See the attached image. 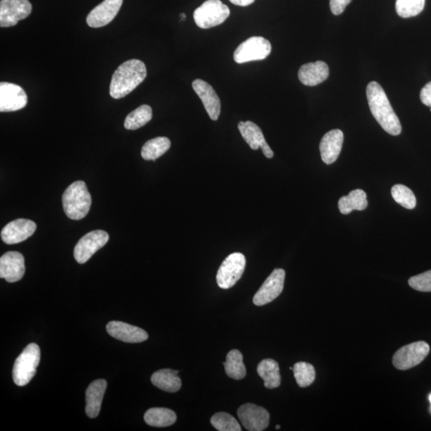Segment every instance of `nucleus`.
<instances>
[{
	"mask_svg": "<svg viewBox=\"0 0 431 431\" xmlns=\"http://www.w3.org/2000/svg\"><path fill=\"white\" fill-rule=\"evenodd\" d=\"M25 274L24 257L18 252H8L0 258V277L9 283L21 280Z\"/></svg>",
	"mask_w": 431,
	"mask_h": 431,
	"instance_id": "nucleus-17",
	"label": "nucleus"
},
{
	"mask_svg": "<svg viewBox=\"0 0 431 431\" xmlns=\"http://www.w3.org/2000/svg\"><path fill=\"white\" fill-rule=\"evenodd\" d=\"M107 388V383L105 379H98L89 385L86 391V413L89 418L98 417Z\"/></svg>",
	"mask_w": 431,
	"mask_h": 431,
	"instance_id": "nucleus-22",
	"label": "nucleus"
},
{
	"mask_svg": "<svg viewBox=\"0 0 431 431\" xmlns=\"http://www.w3.org/2000/svg\"><path fill=\"white\" fill-rule=\"evenodd\" d=\"M329 76L328 64L317 61L305 64L300 68L298 77L305 86L315 87L327 80Z\"/></svg>",
	"mask_w": 431,
	"mask_h": 431,
	"instance_id": "nucleus-21",
	"label": "nucleus"
},
{
	"mask_svg": "<svg viewBox=\"0 0 431 431\" xmlns=\"http://www.w3.org/2000/svg\"><path fill=\"white\" fill-rule=\"evenodd\" d=\"M276 428L277 430H279V429L280 428V426L277 425V426H276Z\"/></svg>",
	"mask_w": 431,
	"mask_h": 431,
	"instance_id": "nucleus-39",
	"label": "nucleus"
},
{
	"mask_svg": "<svg viewBox=\"0 0 431 431\" xmlns=\"http://www.w3.org/2000/svg\"><path fill=\"white\" fill-rule=\"evenodd\" d=\"M107 333L126 343H142L148 339L146 331L121 321H111L107 326Z\"/></svg>",
	"mask_w": 431,
	"mask_h": 431,
	"instance_id": "nucleus-19",
	"label": "nucleus"
},
{
	"mask_svg": "<svg viewBox=\"0 0 431 431\" xmlns=\"http://www.w3.org/2000/svg\"><path fill=\"white\" fill-rule=\"evenodd\" d=\"M178 371L162 369L156 371L151 376V382L162 390L167 393H177L181 388V380L178 377Z\"/></svg>",
	"mask_w": 431,
	"mask_h": 431,
	"instance_id": "nucleus-23",
	"label": "nucleus"
},
{
	"mask_svg": "<svg viewBox=\"0 0 431 431\" xmlns=\"http://www.w3.org/2000/svg\"><path fill=\"white\" fill-rule=\"evenodd\" d=\"M170 140L166 137H157L148 140L142 148V157L144 160L155 161L170 150Z\"/></svg>",
	"mask_w": 431,
	"mask_h": 431,
	"instance_id": "nucleus-27",
	"label": "nucleus"
},
{
	"mask_svg": "<svg viewBox=\"0 0 431 431\" xmlns=\"http://www.w3.org/2000/svg\"><path fill=\"white\" fill-rule=\"evenodd\" d=\"M152 108L148 105H142L131 112L127 115L124 126L129 131H135L152 120Z\"/></svg>",
	"mask_w": 431,
	"mask_h": 431,
	"instance_id": "nucleus-29",
	"label": "nucleus"
},
{
	"mask_svg": "<svg viewBox=\"0 0 431 431\" xmlns=\"http://www.w3.org/2000/svg\"><path fill=\"white\" fill-rule=\"evenodd\" d=\"M123 0H104L89 13L87 23L89 27L99 28L112 22L120 11Z\"/></svg>",
	"mask_w": 431,
	"mask_h": 431,
	"instance_id": "nucleus-14",
	"label": "nucleus"
},
{
	"mask_svg": "<svg viewBox=\"0 0 431 431\" xmlns=\"http://www.w3.org/2000/svg\"><path fill=\"white\" fill-rule=\"evenodd\" d=\"M285 280V271L276 269L267 277L254 297V304L263 306L271 303L283 291Z\"/></svg>",
	"mask_w": 431,
	"mask_h": 431,
	"instance_id": "nucleus-11",
	"label": "nucleus"
},
{
	"mask_svg": "<svg viewBox=\"0 0 431 431\" xmlns=\"http://www.w3.org/2000/svg\"><path fill=\"white\" fill-rule=\"evenodd\" d=\"M353 1V0H330V8L331 12L335 16H339V14L343 13L348 5Z\"/></svg>",
	"mask_w": 431,
	"mask_h": 431,
	"instance_id": "nucleus-35",
	"label": "nucleus"
},
{
	"mask_svg": "<svg viewBox=\"0 0 431 431\" xmlns=\"http://www.w3.org/2000/svg\"><path fill=\"white\" fill-rule=\"evenodd\" d=\"M344 133L340 130H333L322 138L320 151L322 160L327 165L333 164L339 157L343 146Z\"/></svg>",
	"mask_w": 431,
	"mask_h": 431,
	"instance_id": "nucleus-20",
	"label": "nucleus"
},
{
	"mask_svg": "<svg viewBox=\"0 0 431 431\" xmlns=\"http://www.w3.org/2000/svg\"><path fill=\"white\" fill-rule=\"evenodd\" d=\"M430 112H431V108H430Z\"/></svg>",
	"mask_w": 431,
	"mask_h": 431,
	"instance_id": "nucleus-41",
	"label": "nucleus"
},
{
	"mask_svg": "<svg viewBox=\"0 0 431 431\" xmlns=\"http://www.w3.org/2000/svg\"><path fill=\"white\" fill-rule=\"evenodd\" d=\"M193 90L204 105L206 111L212 121H217L221 113V101L210 84L201 79H196L192 83Z\"/></svg>",
	"mask_w": 431,
	"mask_h": 431,
	"instance_id": "nucleus-16",
	"label": "nucleus"
},
{
	"mask_svg": "<svg viewBox=\"0 0 431 431\" xmlns=\"http://www.w3.org/2000/svg\"><path fill=\"white\" fill-rule=\"evenodd\" d=\"M245 256L241 252L230 254L223 261L217 271V282L222 289H229L234 287L245 272Z\"/></svg>",
	"mask_w": 431,
	"mask_h": 431,
	"instance_id": "nucleus-6",
	"label": "nucleus"
},
{
	"mask_svg": "<svg viewBox=\"0 0 431 431\" xmlns=\"http://www.w3.org/2000/svg\"><path fill=\"white\" fill-rule=\"evenodd\" d=\"M146 76V67L142 61L131 59L123 63L113 74L111 96L115 99L126 97L145 80Z\"/></svg>",
	"mask_w": 431,
	"mask_h": 431,
	"instance_id": "nucleus-2",
	"label": "nucleus"
},
{
	"mask_svg": "<svg viewBox=\"0 0 431 431\" xmlns=\"http://www.w3.org/2000/svg\"><path fill=\"white\" fill-rule=\"evenodd\" d=\"M294 373L297 384L300 388H307L314 383L316 370L313 366L305 362H299L294 366Z\"/></svg>",
	"mask_w": 431,
	"mask_h": 431,
	"instance_id": "nucleus-30",
	"label": "nucleus"
},
{
	"mask_svg": "<svg viewBox=\"0 0 431 431\" xmlns=\"http://www.w3.org/2000/svg\"><path fill=\"white\" fill-rule=\"evenodd\" d=\"M339 210L342 214H349L353 210H364L368 206L364 190L351 191L348 196L342 197L339 201Z\"/></svg>",
	"mask_w": 431,
	"mask_h": 431,
	"instance_id": "nucleus-26",
	"label": "nucleus"
},
{
	"mask_svg": "<svg viewBox=\"0 0 431 431\" xmlns=\"http://www.w3.org/2000/svg\"><path fill=\"white\" fill-rule=\"evenodd\" d=\"M109 235L103 230H95L83 236L74 247V256L79 264L86 263L99 250L107 245Z\"/></svg>",
	"mask_w": 431,
	"mask_h": 431,
	"instance_id": "nucleus-9",
	"label": "nucleus"
},
{
	"mask_svg": "<svg viewBox=\"0 0 431 431\" xmlns=\"http://www.w3.org/2000/svg\"><path fill=\"white\" fill-rule=\"evenodd\" d=\"M212 427L219 431H241L236 419L225 412L217 413L211 418Z\"/></svg>",
	"mask_w": 431,
	"mask_h": 431,
	"instance_id": "nucleus-33",
	"label": "nucleus"
},
{
	"mask_svg": "<svg viewBox=\"0 0 431 431\" xmlns=\"http://www.w3.org/2000/svg\"><path fill=\"white\" fill-rule=\"evenodd\" d=\"M225 373L229 377L240 380L246 375V368L243 363V355L239 350H232L227 355L224 364Z\"/></svg>",
	"mask_w": 431,
	"mask_h": 431,
	"instance_id": "nucleus-28",
	"label": "nucleus"
},
{
	"mask_svg": "<svg viewBox=\"0 0 431 431\" xmlns=\"http://www.w3.org/2000/svg\"><path fill=\"white\" fill-rule=\"evenodd\" d=\"M27 102V93L21 87L7 82L0 83V112L22 110Z\"/></svg>",
	"mask_w": 431,
	"mask_h": 431,
	"instance_id": "nucleus-12",
	"label": "nucleus"
},
{
	"mask_svg": "<svg viewBox=\"0 0 431 431\" xmlns=\"http://www.w3.org/2000/svg\"><path fill=\"white\" fill-rule=\"evenodd\" d=\"M181 19H182V21H186V14H181Z\"/></svg>",
	"mask_w": 431,
	"mask_h": 431,
	"instance_id": "nucleus-38",
	"label": "nucleus"
},
{
	"mask_svg": "<svg viewBox=\"0 0 431 431\" xmlns=\"http://www.w3.org/2000/svg\"><path fill=\"white\" fill-rule=\"evenodd\" d=\"M36 224L27 219H16L5 226L1 239L8 245L18 244L31 237L36 230Z\"/></svg>",
	"mask_w": 431,
	"mask_h": 431,
	"instance_id": "nucleus-15",
	"label": "nucleus"
},
{
	"mask_svg": "<svg viewBox=\"0 0 431 431\" xmlns=\"http://www.w3.org/2000/svg\"><path fill=\"white\" fill-rule=\"evenodd\" d=\"M430 353V346L424 341L415 342L402 346L393 356L395 368L406 371L422 363Z\"/></svg>",
	"mask_w": 431,
	"mask_h": 431,
	"instance_id": "nucleus-7",
	"label": "nucleus"
},
{
	"mask_svg": "<svg viewBox=\"0 0 431 431\" xmlns=\"http://www.w3.org/2000/svg\"><path fill=\"white\" fill-rule=\"evenodd\" d=\"M241 422L246 430L262 431L269 425L270 415L266 409L252 404L242 405L237 411Z\"/></svg>",
	"mask_w": 431,
	"mask_h": 431,
	"instance_id": "nucleus-13",
	"label": "nucleus"
},
{
	"mask_svg": "<svg viewBox=\"0 0 431 431\" xmlns=\"http://www.w3.org/2000/svg\"><path fill=\"white\" fill-rule=\"evenodd\" d=\"M391 195L400 206L408 210H413L416 206V197L412 190L404 185H395L391 189Z\"/></svg>",
	"mask_w": 431,
	"mask_h": 431,
	"instance_id": "nucleus-32",
	"label": "nucleus"
},
{
	"mask_svg": "<svg viewBox=\"0 0 431 431\" xmlns=\"http://www.w3.org/2000/svg\"><path fill=\"white\" fill-rule=\"evenodd\" d=\"M239 129L243 138L249 144L252 150L257 151L261 148L266 157L272 158L274 156V151L265 141L263 132L256 123L251 121L240 122Z\"/></svg>",
	"mask_w": 431,
	"mask_h": 431,
	"instance_id": "nucleus-18",
	"label": "nucleus"
},
{
	"mask_svg": "<svg viewBox=\"0 0 431 431\" xmlns=\"http://www.w3.org/2000/svg\"><path fill=\"white\" fill-rule=\"evenodd\" d=\"M144 419L151 427L166 428L175 423L177 415L170 409L155 408L146 411Z\"/></svg>",
	"mask_w": 431,
	"mask_h": 431,
	"instance_id": "nucleus-25",
	"label": "nucleus"
},
{
	"mask_svg": "<svg viewBox=\"0 0 431 431\" xmlns=\"http://www.w3.org/2000/svg\"><path fill=\"white\" fill-rule=\"evenodd\" d=\"M420 99L424 105L431 107V82L428 83L421 91Z\"/></svg>",
	"mask_w": 431,
	"mask_h": 431,
	"instance_id": "nucleus-36",
	"label": "nucleus"
},
{
	"mask_svg": "<svg viewBox=\"0 0 431 431\" xmlns=\"http://www.w3.org/2000/svg\"><path fill=\"white\" fill-rule=\"evenodd\" d=\"M425 0H396V12L400 17L410 18L423 12Z\"/></svg>",
	"mask_w": 431,
	"mask_h": 431,
	"instance_id": "nucleus-31",
	"label": "nucleus"
},
{
	"mask_svg": "<svg viewBox=\"0 0 431 431\" xmlns=\"http://www.w3.org/2000/svg\"><path fill=\"white\" fill-rule=\"evenodd\" d=\"M257 373L264 380V385L267 389L279 388L281 383L279 364L274 360L265 359L257 366Z\"/></svg>",
	"mask_w": 431,
	"mask_h": 431,
	"instance_id": "nucleus-24",
	"label": "nucleus"
},
{
	"mask_svg": "<svg viewBox=\"0 0 431 431\" xmlns=\"http://www.w3.org/2000/svg\"><path fill=\"white\" fill-rule=\"evenodd\" d=\"M232 3L237 5V6L246 7L254 3L255 0H230Z\"/></svg>",
	"mask_w": 431,
	"mask_h": 431,
	"instance_id": "nucleus-37",
	"label": "nucleus"
},
{
	"mask_svg": "<svg viewBox=\"0 0 431 431\" xmlns=\"http://www.w3.org/2000/svg\"><path fill=\"white\" fill-rule=\"evenodd\" d=\"M429 399H430V404H431V395H430Z\"/></svg>",
	"mask_w": 431,
	"mask_h": 431,
	"instance_id": "nucleus-40",
	"label": "nucleus"
},
{
	"mask_svg": "<svg viewBox=\"0 0 431 431\" xmlns=\"http://www.w3.org/2000/svg\"><path fill=\"white\" fill-rule=\"evenodd\" d=\"M230 14V8L220 0H207L195 10L193 19L197 27L208 29L224 23Z\"/></svg>",
	"mask_w": 431,
	"mask_h": 431,
	"instance_id": "nucleus-5",
	"label": "nucleus"
},
{
	"mask_svg": "<svg viewBox=\"0 0 431 431\" xmlns=\"http://www.w3.org/2000/svg\"><path fill=\"white\" fill-rule=\"evenodd\" d=\"M366 98L370 110L375 120L389 135L397 136L402 132V126L382 87L371 82L366 87Z\"/></svg>",
	"mask_w": 431,
	"mask_h": 431,
	"instance_id": "nucleus-1",
	"label": "nucleus"
},
{
	"mask_svg": "<svg viewBox=\"0 0 431 431\" xmlns=\"http://www.w3.org/2000/svg\"><path fill=\"white\" fill-rule=\"evenodd\" d=\"M91 193L82 181L72 183L63 195L64 212L71 220L79 221L85 217L91 210Z\"/></svg>",
	"mask_w": 431,
	"mask_h": 431,
	"instance_id": "nucleus-3",
	"label": "nucleus"
},
{
	"mask_svg": "<svg viewBox=\"0 0 431 431\" xmlns=\"http://www.w3.org/2000/svg\"><path fill=\"white\" fill-rule=\"evenodd\" d=\"M408 284L415 290L423 292L431 291V270L411 277Z\"/></svg>",
	"mask_w": 431,
	"mask_h": 431,
	"instance_id": "nucleus-34",
	"label": "nucleus"
},
{
	"mask_svg": "<svg viewBox=\"0 0 431 431\" xmlns=\"http://www.w3.org/2000/svg\"><path fill=\"white\" fill-rule=\"evenodd\" d=\"M272 52L271 43L267 39L261 36L247 38L236 49L234 54L236 63H245L252 61L263 60Z\"/></svg>",
	"mask_w": 431,
	"mask_h": 431,
	"instance_id": "nucleus-8",
	"label": "nucleus"
},
{
	"mask_svg": "<svg viewBox=\"0 0 431 431\" xmlns=\"http://www.w3.org/2000/svg\"><path fill=\"white\" fill-rule=\"evenodd\" d=\"M41 357V349L36 344L27 345L14 362L12 371L14 384L19 386L29 384L36 374Z\"/></svg>",
	"mask_w": 431,
	"mask_h": 431,
	"instance_id": "nucleus-4",
	"label": "nucleus"
},
{
	"mask_svg": "<svg viewBox=\"0 0 431 431\" xmlns=\"http://www.w3.org/2000/svg\"><path fill=\"white\" fill-rule=\"evenodd\" d=\"M32 12L29 0H1L0 2V27L16 26L19 21L27 18Z\"/></svg>",
	"mask_w": 431,
	"mask_h": 431,
	"instance_id": "nucleus-10",
	"label": "nucleus"
}]
</instances>
